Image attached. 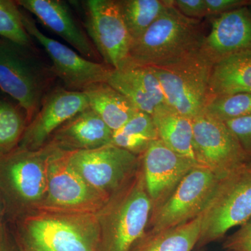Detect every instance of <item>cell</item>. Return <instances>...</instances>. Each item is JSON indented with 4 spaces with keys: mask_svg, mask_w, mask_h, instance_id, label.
I'll list each match as a JSON object with an SVG mask.
<instances>
[{
    "mask_svg": "<svg viewBox=\"0 0 251 251\" xmlns=\"http://www.w3.org/2000/svg\"><path fill=\"white\" fill-rule=\"evenodd\" d=\"M227 247L234 251H251V218L231 237Z\"/></svg>",
    "mask_w": 251,
    "mask_h": 251,
    "instance_id": "31",
    "label": "cell"
},
{
    "mask_svg": "<svg viewBox=\"0 0 251 251\" xmlns=\"http://www.w3.org/2000/svg\"><path fill=\"white\" fill-rule=\"evenodd\" d=\"M107 83L125 96L139 111L152 115L166 104L159 81L150 67L113 70Z\"/></svg>",
    "mask_w": 251,
    "mask_h": 251,
    "instance_id": "16",
    "label": "cell"
},
{
    "mask_svg": "<svg viewBox=\"0 0 251 251\" xmlns=\"http://www.w3.org/2000/svg\"><path fill=\"white\" fill-rule=\"evenodd\" d=\"M148 67L159 81L168 106L191 120L203 112L213 64L201 50L174 64Z\"/></svg>",
    "mask_w": 251,
    "mask_h": 251,
    "instance_id": "3",
    "label": "cell"
},
{
    "mask_svg": "<svg viewBox=\"0 0 251 251\" xmlns=\"http://www.w3.org/2000/svg\"><path fill=\"white\" fill-rule=\"evenodd\" d=\"M173 4L186 17L198 20L207 16L205 0H173Z\"/></svg>",
    "mask_w": 251,
    "mask_h": 251,
    "instance_id": "30",
    "label": "cell"
},
{
    "mask_svg": "<svg viewBox=\"0 0 251 251\" xmlns=\"http://www.w3.org/2000/svg\"><path fill=\"white\" fill-rule=\"evenodd\" d=\"M151 117L158 138L175 153L197 163L193 152L192 120L179 115L166 104L158 107Z\"/></svg>",
    "mask_w": 251,
    "mask_h": 251,
    "instance_id": "22",
    "label": "cell"
},
{
    "mask_svg": "<svg viewBox=\"0 0 251 251\" xmlns=\"http://www.w3.org/2000/svg\"><path fill=\"white\" fill-rule=\"evenodd\" d=\"M27 244L31 251H94L83 231L67 221L52 218L29 223Z\"/></svg>",
    "mask_w": 251,
    "mask_h": 251,
    "instance_id": "15",
    "label": "cell"
},
{
    "mask_svg": "<svg viewBox=\"0 0 251 251\" xmlns=\"http://www.w3.org/2000/svg\"><path fill=\"white\" fill-rule=\"evenodd\" d=\"M47 186L51 202L59 206H77L92 197L90 185L69 163L67 151H54L49 157Z\"/></svg>",
    "mask_w": 251,
    "mask_h": 251,
    "instance_id": "17",
    "label": "cell"
},
{
    "mask_svg": "<svg viewBox=\"0 0 251 251\" xmlns=\"http://www.w3.org/2000/svg\"><path fill=\"white\" fill-rule=\"evenodd\" d=\"M85 30L104 64L121 71L128 65L132 39L117 0L84 1Z\"/></svg>",
    "mask_w": 251,
    "mask_h": 251,
    "instance_id": "7",
    "label": "cell"
},
{
    "mask_svg": "<svg viewBox=\"0 0 251 251\" xmlns=\"http://www.w3.org/2000/svg\"><path fill=\"white\" fill-rule=\"evenodd\" d=\"M25 112L19 105L0 99V155L9 151L24 133Z\"/></svg>",
    "mask_w": 251,
    "mask_h": 251,
    "instance_id": "27",
    "label": "cell"
},
{
    "mask_svg": "<svg viewBox=\"0 0 251 251\" xmlns=\"http://www.w3.org/2000/svg\"><path fill=\"white\" fill-rule=\"evenodd\" d=\"M158 138L151 115L138 111L123 126L113 131L111 145L137 155L146 151Z\"/></svg>",
    "mask_w": 251,
    "mask_h": 251,
    "instance_id": "24",
    "label": "cell"
},
{
    "mask_svg": "<svg viewBox=\"0 0 251 251\" xmlns=\"http://www.w3.org/2000/svg\"><path fill=\"white\" fill-rule=\"evenodd\" d=\"M239 93H251V54L224 59L211 70L209 99Z\"/></svg>",
    "mask_w": 251,
    "mask_h": 251,
    "instance_id": "21",
    "label": "cell"
},
{
    "mask_svg": "<svg viewBox=\"0 0 251 251\" xmlns=\"http://www.w3.org/2000/svg\"><path fill=\"white\" fill-rule=\"evenodd\" d=\"M202 214L187 223L153 235L143 251H191L200 240Z\"/></svg>",
    "mask_w": 251,
    "mask_h": 251,
    "instance_id": "25",
    "label": "cell"
},
{
    "mask_svg": "<svg viewBox=\"0 0 251 251\" xmlns=\"http://www.w3.org/2000/svg\"><path fill=\"white\" fill-rule=\"evenodd\" d=\"M89 108L83 92L53 87L48 92L40 109L24 132L22 145L25 148L38 149L66 122Z\"/></svg>",
    "mask_w": 251,
    "mask_h": 251,
    "instance_id": "11",
    "label": "cell"
},
{
    "mask_svg": "<svg viewBox=\"0 0 251 251\" xmlns=\"http://www.w3.org/2000/svg\"><path fill=\"white\" fill-rule=\"evenodd\" d=\"M10 187L21 199L37 201L47 186V177L39 158L27 152L15 153L1 163Z\"/></svg>",
    "mask_w": 251,
    "mask_h": 251,
    "instance_id": "19",
    "label": "cell"
},
{
    "mask_svg": "<svg viewBox=\"0 0 251 251\" xmlns=\"http://www.w3.org/2000/svg\"></svg>",
    "mask_w": 251,
    "mask_h": 251,
    "instance_id": "34",
    "label": "cell"
},
{
    "mask_svg": "<svg viewBox=\"0 0 251 251\" xmlns=\"http://www.w3.org/2000/svg\"><path fill=\"white\" fill-rule=\"evenodd\" d=\"M18 4L36 16L46 27L62 38L85 59L100 63L101 59L88 34L60 0H18Z\"/></svg>",
    "mask_w": 251,
    "mask_h": 251,
    "instance_id": "14",
    "label": "cell"
},
{
    "mask_svg": "<svg viewBox=\"0 0 251 251\" xmlns=\"http://www.w3.org/2000/svg\"><path fill=\"white\" fill-rule=\"evenodd\" d=\"M204 36L201 52L213 64L234 56L251 54V11L242 6L219 15Z\"/></svg>",
    "mask_w": 251,
    "mask_h": 251,
    "instance_id": "10",
    "label": "cell"
},
{
    "mask_svg": "<svg viewBox=\"0 0 251 251\" xmlns=\"http://www.w3.org/2000/svg\"><path fill=\"white\" fill-rule=\"evenodd\" d=\"M203 111L223 122L250 115L251 93L212 97L208 100Z\"/></svg>",
    "mask_w": 251,
    "mask_h": 251,
    "instance_id": "28",
    "label": "cell"
},
{
    "mask_svg": "<svg viewBox=\"0 0 251 251\" xmlns=\"http://www.w3.org/2000/svg\"><path fill=\"white\" fill-rule=\"evenodd\" d=\"M224 178L204 167L193 168L156 207L152 219L153 235L202 214Z\"/></svg>",
    "mask_w": 251,
    "mask_h": 251,
    "instance_id": "4",
    "label": "cell"
},
{
    "mask_svg": "<svg viewBox=\"0 0 251 251\" xmlns=\"http://www.w3.org/2000/svg\"><path fill=\"white\" fill-rule=\"evenodd\" d=\"M224 122L244 150L251 148V115Z\"/></svg>",
    "mask_w": 251,
    "mask_h": 251,
    "instance_id": "29",
    "label": "cell"
},
{
    "mask_svg": "<svg viewBox=\"0 0 251 251\" xmlns=\"http://www.w3.org/2000/svg\"><path fill=\"white\" fill-rule=\"evenodd\" d=\"M93 110L113 131L118 130L139 111L125 96L107 82L93 84L83 91Z\"/></svg>",
    "mask_w": 251,
    "mask_h": 251,
    "instance_id": "20",
    "label": "cell"
},
{
    "mask_svg": "<svg viewBox=\"0 0 251 251\" xmlns=\"http://www.w3.org/2000/svg\"><path fill=\"white\" fill-rule=\"evenodd\" d=\"M249 9H250V11H251V4L250 5V6H249Z\"/></svg>",
    "mask_w": 251,
    "mask_h": 251,
    "instance_id": "33",
    "label": "cell"
},
{
    "mask_svg": "<svg viewBox=\"0 0 251 251\" xmlns=\"http://www.w3.org/2000/svg\"><path fill=\"white\" fill-rule=\"evenodd\" d=\"M192 123L193 152L198 166L224 177L244 168L245 150L224 122L203 111Z\"/></svg>",
    "mask_w": 251,
    "mask_h": 251,
    "instance_id": "6",
    "label": "cell"
},
{
    "mask_svg": "<svg viewBox=\"0 0 251 251\" xmlns=\"http://www.w3.org/2000/svg\"><path fill=\"white\" fill-rule=\"evenodd\" d=\"M0 37L37 50L23 24L22 9L16 1L0 0Z\"/></svg>",
    "mask_w": 251,
    "mask_h": 251,
    "instance_id": "26",
    "label": "cell"
},
{
    "mask_svg": "<svg viewBox=\"0 0 251 251\" xmlns=\"http://www.w3.org/2000/svg\"><path fill=\"white\" fill-rule=\"evenodd\" d=\"M67 159L91 187L105 191L119 187L135 171L138 162L137 155L111 144L67 151Z\"/></svg>",
    "mask_w": 251,
    "mask_h": 251,
    "instance_id": "9",
    "label": "cell"
},
{
    "mask_svg": "<svg viewBox=\"0 0 251 251\" xmlns=\"http://www.w3.org/2000/svg\"><path fill=\"white\" fill-rule=\"evenodd\" d=\"M153 206L141 175L112 213L109 226V251H130L143 235Z\"/></svg>",
    "mask_w": 251,
    "mask_h": 251,
    "instance_id": "12",
    "label": "cell"
},
{
    "mask_svg": "<svg viewBox=\"0 0 251 251\" xmlns=\"http://www.w3.org/2000/svg\"><path fill=\"white\" fill-rule=\"evenodd\" d=\"M143 163L145 187L156 206L198 166L192 160L175 153L160 139L153 141L143 153Z\"/></svg>",
    "mask_w": 251,
    "mask_h": 251,
    "instance_id": "13",
    "label": "cell"
},
{
    "mask_svg": "<svg viewBox=\"0 0 251 251\" xmlns=\"http://www.w3.org/2000/svg\"><path fill=\"white\" fill-rule=\"evenodd\" d=\"M251 218V170L245 167L221 181L202 213L198 242L219 239L229 229L242 226Z\"/></svg>",
    "mask_w": 251,
    "mask_h": 251,
    "instance_id": "5",
    "label": "cell"
},
{
    "mask_svg": "<svg viewBox=\"0 0 251 251\" xmlns=\"http://www.w3.org/2000/svg\"><path fill=\"white\" fill-rule=\"evenodd\" d=\"M36 52L0 37V89L17 101L29 121L57 77Z\"/></svg>",
    "mask_w": 251,
    "mask_h": 251,
    "instance_id": "2",
    "label": "cell"
},
{
    "mask_svg": "<svg viewBox=\"0 0 251 251\" xmlns=\"http://www.w3.org/2000/svg\"><path fill=\"white\" fill-rule=\"evenodd\" d=\"M21 9L26 30L45 49L52 61L54 75L62 81L64 88L82 92L93 84L107 82L114 70L112 68L104 63L85 59L74 50L45 35L39 30L30 15Z\"/></svg>",
    "mask_w": 251,
    "mask_h": 251,
    "instance_id": "8",
    "label": "cell"
},
{
    "mask_svg": "<svg viewBox=\"0 0 251 251\" xmlns=\"http://www.w3.org/2000/svg\"><path fill=\"white\" fill-rule=\"evenodd\" d=\"M207 16H219L238 8L245 6L247 1L244 0H205Z\"/></svg>",
    "mask_w": 251,
    "mask_h": 251,
    "instance_id": "32",
    "label": "cell"
},
{
    "mask_svg": "<svg viewBox=\"0 0 251 251\" xmlns=\"http://www.w3.org/2000/svg\"><path fill=\"white\" fill-rule=\"evenodd\" d=\"M204 38L200 21L184 16L171 0L165 12L132 43L125 69L174 64L201 49Z\"/></svg>",
    "mask_w": 251,
    "mask_h": 251,
    "instance_id": "1",
    "label": "cell"
},
{
    "mask_svg": "<svg viewBox=\"0 0 251 251\" xmlns=\"http://www.w3.org/2000/svg\"><path fill=\"white\" fill-rule=\"evenodd\" d=\"M53 133L59 145L69 147L71 151H75L110 145L113 130L89 107L68 120Z\"/></svg>",
    "mask_w": 251,
    "mask_h": 251,
    "instance_id": "18",
    "label": "cell"
},
{
    "mask_svg": "<svg viewBox=\"0 0 251 251\" xmlns=\"http://www.w3.org/2000/svg\"><path fill=\"white\" fill-rule=\"evenodd\" d=\"M132 43L138 40L165 12L171 0H117Z\"/></svg>",
    "mask_w": 251,
    "mask_h": 251,
    "instance_id": "23",
    "label": "cell"
}]
</instances>
